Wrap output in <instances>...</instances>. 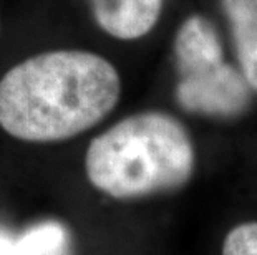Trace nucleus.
I'll use <instances>...</instances> for the list:
<instances>
[{
  "instance_id": "9",
  "label": "nucleus",
  "mask_w": 257,
  "mask_h": 255,
  "mask_svg": "<svg viewBox=\"0 0 257 255\" xmlns=\"http://www.w3.org/2000/svg\"><path fill=\"white\" fill-rule=\"evenodd\" d=\"M19 235H14L12 232L7 230L5 227H0V255H9L12 252Z\"/></svg>"
},
{
  "instance_id": "3",
  "label": "nucleus",
  "mask_w": 257,
  "mask_h": 255,
  "mask_svg": "<svg viewBox=\"0 0 257 255\" xmlns=\"http://www.w3.org/2000/svg\"><path fill=\"white\" fill-rule=\"evenodd\" d=\"M176 100L186 111L214 118H234L247 110L250 86L240 70L222 62L181 75Z\"/></svg>"
},
{
  "instance_id": "6",
  "label": "nucleus",
  "mask_w": 257,
  "mask_h": 255,
  "mask_svg": "<svg viewBox=\"0 0 257 255\" xmlns=\"http://www.w3.org/2000/svg\"><path fill=\"white\" fill-rule=\"evenodd\" d=\"M236 47L239 70L257 91V0H221Z\"/></svg>"
},
{
  "instance_id": "4",
  "label": "nucleus",
  "mask_w": 257,
  "mask_h": 255,
  "mask_svg": "<svg viewBox=\"0 0 257 255\" xmlns=\"http://www.w3.org/2000/svg\"><path fill=\"white\" fill-rule=\"evenodd\" d=\"M165 0H90L101 30L119 40L148 35L161 17Z\"/></svg>"
},
{
  "instance_id": "2",
  "label": "nucleus",
  "mask_w": 257,
  "mask_h": 255,
  "mask_svg": "<svg viewBox=\"0 0 257 255\" xmlns=\"http://www.w3.org/2000/svg\"><path fill=\"white\" fill-rule=\"evenodd\" d=\"M85 169L98 191L136 199L183 187L194 171V146L176 118L161 111L136 113L96 136Z\"/></svg>"
},
{
  "instance_id": "7",
  "label": "nucleus",
  "mask_w": 257,
  "mask_h": 255,
  "mask_svg": "<svg viewBox=\"0 0 257 255\" xmlns=\"http://www.w3.org/2000/svg\"><path fill=\"white\" fill-rule=\"evenodd\" d=\"M9 255H73L72 235L58 220L38 222L17 237Z\"/></svg>"
},
{
  "instance_id": "1",
  "label": "nucleus",
  "mask_w": 257,
  "mask_h": 255,
  "mask_svg": "<svg viewBox=\"0 0 257 255\" xmlns=\"http://www.w3.org/2000/svg\"><path fill=\"white\" fill-rule=\"evenodd\" d=\"M119 95L116 68L96 53H40L0 80V126L30 143L63 141L110 115Z\"/></svg>"
},
{
  "instance_id": "8",
  "label": "nucleus",
  "mask_w": 257,
  "mask_h": 255,
  "mask_svg": "<svg viewBox=\"0 0 257 255\" xmlns=\"http://www.w3.org/2000/svg\"><path fill=\"white\" fill-rule=\"evenodd\" d=\"M222 255H257V222H245L229 230Z\"/></svg>"
},
{
  "instance_id": "5",
  "label": "nucleus",
  "mask_w": 257,
  "mask_h": 255,
  "mask_svg": "<svg viewBox=\"0 0 257 255\" xmlns=\"http://www.w3.org/2000/svg\"><path fill=\"white\" fill-rule=\"evenodd\" d=\"M174 55L179 77L222 63L224 52L214 25L201 15L188 17L176 34Z\"/></svg>"
}]
</instances>
